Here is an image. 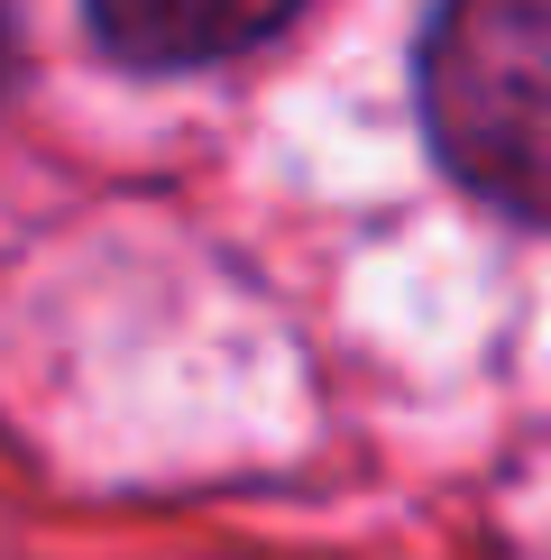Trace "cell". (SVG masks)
<instances>
[{"instance_id": "6da1fadb", "label": "cell", "mask_w": 551, "mask_h": 560, "mask_svg": "<svg viewBox=\"0 0 551 560\" xmlns=\"http://www.w3.org/2000/svg\"><path fill=\"white\" fill-rule=\"evenodd\" d=\"M413 102L459 194L551 221V0H432Z\"/></svg>"}, {"instance_id": "7a4b0ae2", "label": "cell", "mask_w": 551, "mask_h": 560, "mask_svg": "<svg viewBox=\"0 0 551 560\" xmlns=\"http://www.w3.org/2000/svg\"><path fill=\"white\" fill-rule=\"evenodd\" d=\"M304 0H83L102 56H120L129 74H202L248 46H267Z\"/></svg>"}, {"instance_id": "3957f363", "label": "cell", "mask_w": 551, "mask_h": 560, "mask_svg": "<svg viewBox=\"0 0 551 560\" xmlns=\"http://www.w3.org/2000/svg\"><path fill=\"white\" fill-rule=\"evenodd\" d=\"M10 74H19V56H10V19H0V102H10Z\"/></svg>"}]
</instances>
